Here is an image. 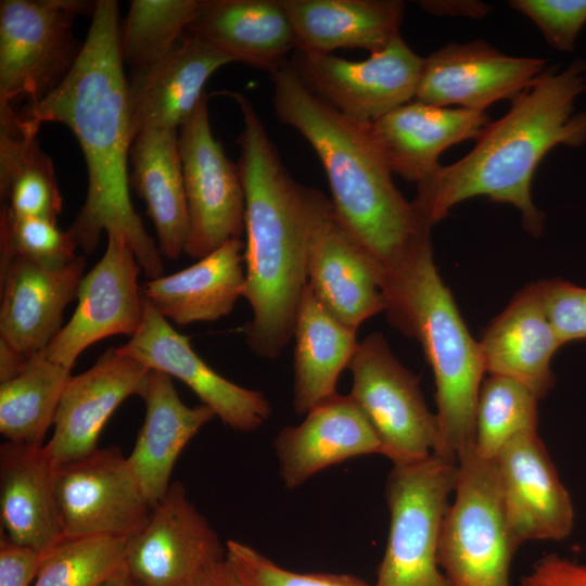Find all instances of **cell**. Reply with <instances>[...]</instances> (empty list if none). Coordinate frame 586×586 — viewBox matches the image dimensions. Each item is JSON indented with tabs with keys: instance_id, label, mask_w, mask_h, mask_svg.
<instances>
[{
	"instance_id": "obj_1",
	"label": "cell",
	"mask_w": 586,
	"mask_h": 586,
	"mask_svg": "<svg viewBox=\"0 0 586 586\" xmlns=\"http://www.w3.org/2000/svg\"><path fill=\"white\" fill-rule=\"evenodd\" d=\"M119 33L117 1H97L71 73L38 104L16 112V125L29 133H38L47 122L72 130L86 161L88 190L67 231L87 254L97 249L103 231L123 234L152 280L163 276L164 266L129 194L127 162L132 138Z\"/></svg>"
},
{
	"instance_id": "obj_2",
	"label": "cell",
	"mask_w": 586,
	"mask_h": 586,
	"mask_svg": "<svg viewBox=\"0 0 586 586\" xmlns=\"http://www.w3.org/2000/svg\"><path fill=\"white\" fill-rule=\"evenodd\" d=\"M228 95L243 120L237 162L245 200L243 297L253 317L241 330L255 355L273 359L293 337L310 246L334 208L321 191L292 178L250 99Z\"/></svg>"
},
{
	"instance_id": "obj_3",
	"label": "cell",
	"mask_w": 586,
	"mask_h": 586,
	"mask_svg": "<svg viewBox=\"0 0 586 586\" xmlns=\"http://www.w3.org/2000/svg\"><path fill=\"white\" fill-rule=\"evenodd\" d=\"M584 92L585 60H574L562 71L548 65L511 100L504 116L485 127L467 155L417 184L412 204L418 214L433 226L456 204L484 195L515 206L524 229L538 237L545 214L532 200L533 174L553 148L586 143V111H575Z\"/></svg>"
},
{
	"instance_id": "obj_4",
	"label": "cell",
	"mask_w": 586,
	"mask_h": 586,
	"mask_svg": "<svg viewBox=\"0 0 586 586\" xmlns=\"http://www.w3.org/2000/svg\"><path fill=\"white\" fill-rule=\"evenodd\" d=\"M270 79L275 114L319 157L340 224L382 270L397 265L432 226L396 188L370 124L348 118L313 94L289 62Z\"/></svg>"
},
{
	"instance_id": "obj_5",
	"label": "cell",
	"mask_w": 586,
	"mask_h": 586,
	"mask_svg": "<svg viewBox=\"0 0 586 586\" xmlns=\"http://www.w3.org/2000/svg\"><path fill=\"white\" fill-rule=\"evenodd\" d=\"M380 286L391 324L416 339L432 368L438 445L435 455L457 460L473 447L475 408L486 372L480 347L433 259L431 229L424 230Z\"/></svg>"
},
{
	"instance_id": "obj_6",
	"label": "cell",
	"mask_w": 586,
	"mask_h": 586,
	"mask_svg": "<svg viewBox=\"0 0 586 586\" xmlns=\"http://www.w3.org/2000/svg\"><path fill=\"white\" fill-rule=\"evenodd\" d=\"M457 474V460L435 454L393 464L385 486L387 543L372 586H450L437 553Z\"/></svg>"
},
{
	"instance_id": "obj_7",
	"label": "cell",
	"mask_w": 586,
	"mask_h": 586,
	"mask_svg": "<svg viewBox=\"0 0 586 586\" xmlns=\"http://www.w3.org/2000/svg\"><path fill=\"white\" fill-rule=\"evenodd\" d=\"M455 497L445 513L437 560L450 586H511L519 548L505 515L496 466L473 447L457 458Z\"/></svg>"
},
{
	"instance_id": "obj_8",
	"label": "cell",
	"mask_w": 586,
	"mask_h": 586,
	"mask_svg": "<svg viewBox=\"0 0 586 586\" xmlns=\"http://www.w3.org/2000/svg\"><path fill=\"white\" fill-rule=\"evenodd\" d=\"M95 2L0 1V111L18 100L34 106L65 80L84 44L74 36L75 20L92 15Z\"/></svg>"
},
{
	"instance_id": "obj_9",
	"label": "cell",
	"mask_w": 586,
	"mask_h": 586,
	"mask_svg": "<svg viewBox=\"0 0 586 586\" xmlns=\"http://www.w3.org/2000/svg\"><path fill=\"white\" fill-rule=\"evenodd\" d=\"M349 396L367 417L393 464L422 460L435 453L438 429L421 393L419 379L392 353L382 333L359 344L347 367Z\"/></svg>"
},
{
	"instance_id": "obj_10",
	"label": "cell",
	"mask_w": 586,
	"mask_h": 586,
	"mask_svg": "<svg viewBox=\"0 0 586 586\" xmlns=\"http://www.w3.org/2000/svg\"><path fill=\"white\" fill-rule=\"evenodd\" d=\"M424 58L402 36L364 61L294 50L290 66L301 82L331 107L371 124L415 100Z\"/></svg>"
},
{
	"instance_id": "obj_11",
	"label": "cell",
	"mask_w": 586,
	"mask_h": 586,
	"mask_svg": "<svg viewBox=\"0 0 586 586\" xmlns=\"http://www.w3.org/2000/svg\"><path fill=\"white\" fill-rule=\"evenodd\" d=\"M188 206L184 253L201 259L245 230V200L237 163L212 132L207 94L178 129Z\"/></svg>"
},
{
	"instance_id": "obj_12",
	"label": "cell",
	"mask_w": 586,
	"mask_h": 586,
	"mask_svg": "<svg viewBox=\"0 0 586 586\" xmlns=\"http://www.w3.org/2000/svg\"><path fill=\"white\" fill-rule=\"evenodd\" d=\"M54 488L66 538H129L143 528L153 509L118 446L98 448L54 469Z\"/></svg>"
},
{
	"instance_id": "obj_13",
	"label": "cell",
	"mask_w": 586,
	"mask_h": 586,
	"mask_svg": "<svg viewBox=\"0 0 586 586\" xmlns=\"http://www.w3.org/2000/svg\"><path fill=\"white\" fill-rule=\"evenodd\" d=\"M225 559L226 545L176 481L127 539L125 565L140 586H189Z\"/></svg>"
},
{
	"instance_id": "obj_14",
	"label": "cell",
	"mask_w": 586,
	"mask_h": 586,
	"mask_svg": "<svg viewBox=\"0 0 586 586\" xmlns=\"http://www.w3.org/2000/svg\"><path fill=\"white\" fill-rule=\"evenodd\" d=\"M107 239L102 258L79 284L72 318L42 352L68 370L88 346L112 335L132 336L142 321V269L123 234L110 233Z\"/></svg>"
},
{
	"instance_id": "obj_15",
	"label": "cell",
	"mask_w": 586,
	"mask_h": 586,
	"mask_svg": "<svg viewBox=\"0 0 586 586\" xmlns=\"http://www.w3.org/2000/svg\"><path fill=\"white\" fill-rule=\"evenodd\" d=\"M118 348L148 368L182 381L235 431L253 432L271 415L270 403L262 392L240 386L212 369L192 348L189 337L176 331L144 297L139 329Z\"/></svg>"
},
{
	"instance_id": "obj_16",
	"label": "cell",
	"mask_w": 586,
	"mask_h": 586,
	"mask_svg": "<svg viewBox=\"0 0 586 586\" xmlns=\"http://www.w3.org/2000/svg\"><path fill=\"white\" fill-rule=\"evenodd\" d=\"M547 66L545 59L510 56L482 39L450 42L424 58L415 100L485 112L497 101L512 100Z\"/></svg>"
},
{
	"instance_id": "obj_17",
	"label": "cell",
	"mask_w": 586,
	"mask_h": 586,
	"mask_svg": "<svg viewBox=\"0 0 586 586\" xmlns=\"http://www.w3.org/2000/svg\"><path fill=\"white\" fill-rule=\"evenodd\" d=\"M494 462L505 515L518 546L568 538L574 527V506L537 431L514 436Z\"/></svg>"
},
{
	"instance_id": "obj_18",
	"label": "cell",
	"mask_w": 586,
	"mask_h": 586,
	"mask_svg": "<svg viewBox=\"0 0 586 586\" xmlns=\"http://www.w3.org/2000/svg\"><path fill=\"white\" fill-rule=\"evenodd\" d=\"M150 370L118 347H111L91 368L69 378L59 403L53 433L43 446L53 469L99 448L105 423L126 398L140 394Z\"/></svg>"
},
{
	"instance_id": "obj_19",
	"label": "cell",
	"mask_w": 586,
	"mask_h": 586,
	"mask_svg": "<svg viewBox=\"0 0 586 586\" xmlns=\"http://www.w3.org/2000/svg\"><path fill=\"white\" fill-rule=\"evenodd\" d=\"M228 63L216 49L182 37L157 63L131 71L127 99L132 141L144 130H178L204 97L207 79Z\"/></svg>"
},
{
	"instance_id": "obj_20",
	"label": "cell",
	"mask_w": 586,
	"mask_h": 586,
	"mask_svg": "<svg viewBox=\"0 0 586 586\" xmlns=\"http://www.w3.org/2000/svg\"><path fill=\"white\" fill-rule=\"evenodd\" d=\"M85 267L80 255L55 269L13 259L0 273V339L26 358L43 352L63 328V311L77 298Z\"/></svg>"
},
{
	"instance_id": "obj_21",
	"label": "cell",
	"mask_w": 586,
	"mask_h": 586,
	"mask_svg": "<svg viewBox=\"0 0 586 586\" xmlns=\"http://www.w3.org/2000/svg\"><path fill=\"white\" fill-rule=\"evenodd\" d=\"M279 475L293 489L330 466L369 454L381 445L365 413L348 395L335 394L311 408L303 422L275 440Z\"/></svg>"
},
{
	"instance_id": "obj_22",
	"label": "cell",
	"mask_w": 586,
	"mask_h": 586,
	"mask_svg": "<svg viewBox=\"0 0 586 586\" xmlns=\"http://www.w3.org/2000/svg\"><path fill=\"white\" fill-rule=\"evenodd\" d=\"M489 123L486 112L412 100L371 123L370 130L393 175L419 184L441 168L446 149L476 140Z\"/></svg>"
},
{
	"instance_id": "obj_23",
	"label": "cell",
	"mask_w": 586,
	"mask_h": 586,
	"mask_svg": "<svg viewBox=\"0 0 586 586\" xmlns=\"http://www.w3.org/2000/svg\"><path fill=\"white\" fill-rule=\"evenodd\" d=\"M379 263L346 231L333 212L317 230L308 255L307 283L323 308L357 331L385 310Z\"/></svg>"
},
{
	"instance_id": "obj_24",
	"label": "cell",
	"mask_w": 586,
	"mask_h": 586,
	"mask_svg": "<svg viewBox=\"0 0 586 586\" xmlns=\"http://www.w3.org/2000/svg\"><path fill=\"white\" fill-rule=\"evenodd\" d=\"M182 37L269 75L286 64L296 49L281 0H202Z\"/></svg>"
},
{
	"instance_id": "obj_25",
	"label": "cell",
	"mask_w": 586,
	"mask_h": 586,
	"mask_svg": "<svg viewBox=\"0 0 586 586\" xmlns=\"http://www.w3.org/2000/svg\"><path fill=\"white\" fill-rule=\"evenodd\" d=\"M479 343L489 375L519 381L539 398L553 387L550 364L562 344L546 313L539 282L517 293Z\"/></svg>"
},
{
	"instance_id": "obj_26",
	"label": "cell",
	"mask_w": 586,
	"mask_h": 586,
	"mask_svg": "<svg viewBox=\"0 0 586 586\" xmlns=\"http://www.w3.org/2000/svg\"><path fill=\"white\" fill-rule=\"evenodd\" d=\"M139 396L145 417L127 460L153 508L166 495L183 448L216 416L206 405L183 404L171 377L163 371H149Z\"/></svg>"
},
{
	"instance_id": "obj_27",
	"label": "cell",
	"mask_w": 586,
	"mask_h": 586,
	"mask_svg": "<svg viewBox=\"0 0 586 586\" xmlns=\"http://www.w3.org/2000/svg\"><path fill=\"white\" fill-rule=\"evenodd\" d=\"M0 519L1 531L12 542L43 555L65 538L54 469L43 446L1 444Z\"/></svg>"
},
{
	"instance_id": "obj_28",
	"label": "cell",
	"mask_w": 586,
	"mask_h": 586,
	"mask_svg": "<svg viewBox=\"0 0 586 586\" xmlns=\"http://www.w3.org/2000/svg\"><path fill=\"white\" fill-rule=\"evenodd\" d=\"M296 49L332 53L362 49L374 53L399 36L405 4L399 0H281Z\"/></svg>"
},
{
	"instance_id": "obj_29",
	"label": "cell",
	"mask_w": 586,
	"mask_h": 586,
	"mask_svg": "<svg viewBox=\"0 0 586 586\" xmlns=\"http://www.w3.org/2000/svg\"><path fill=\"white\" fill-rule=\"evenodd\" d=\"M244 249L240 239L229 240L190 267L148 281L142 295L179 326L226 317L244 293Z\"/></svg>"
},
{
	"instance_id": "obj_30",
	"label": "cell",
	"mask_w": 586,
	"mask_h": 586,
	"mask_svg": "<svg viewBox=\"0 0 586 586\" xmlns=\"http://www.w3.org/2000/svg\"><path fill=\"white\" fill-rule=\"evenodd\" d=\"M129 156V183L146 205L160 254L175 260L184 253L189 227L178 130L140 132L131 143Z\"/></svg>"
},
{
	"instance_id": "obj_31",
	"label": "cell",
	"mask_w": 586,
	"mask_h": 586,
	"mask_svg": "<svg viewBox=\"0 0 586 586\" xmlns=\"http://www.w3.org/2000/svg\"><path fill=\"white\" fill-rule=\"evenodd\" d=\"M356 332L333 318L305 285L293 329V407L298 415L336 394L339 377L359 344Z\"/></svg>"
},
{
	"instance_id": "obj_32",
	"label": "cell",
	"mask_w": 586,
	"mask_h": 586,
	"mask_svg": "<svg viewBox=\"0 0 586 586\" xmlns=\"http://www.w3.org/2000/svg\"><path fill=\"white\" fill-rule=\"evenodd\" d=\"M0 195L14 215L58 222L62 196L50 156L37 133L0 123Z\"/></svg>"
},
{
	"instance_id": "obj_33",
	"label": "cell",
	"mask_w": 586,
	"mask_h": 586,
	"mask_svg": "<svg viewBox=\"0 0 586 586\" xmlns=\"http://www.w3.org/2000/svg\"><path fill=\"white\" fill-rule=\"evenodd\" d=\"M71 370L33 355L14 378L0 384V433L7 442L42 447L53 425Z\"/></svg>"
},
{
	"instance_id": "obj_34",
	"label": "cell",
	"mask_w": 586,
	"mask_h": 586,
	"mask_svg": "<svg viewBox=\"0 0 586 586\" xmlns=\"http://www.w3.org/2000/svg\"><path fill=\"white\" fill-rule=\"evenodd\" d=\"M539 397L519 381L489 375L481 385L473 448L477 456L495 460L514 436L538 426Z\"/></svg>"
},
{
	"instance_id": "obj_35",
	"label": "cell",
	"mask_w": 586,
	"mask_h": 586,
	"mask_svg": "<svg viewBox=\"0 0 586 586\" xmlns=\"http://www.w3.org/2000/svg\"><path fill=\"white\" fill-rule=\"evenodd\" d=\"M202 0H131L119 33L124 65L149 67L166 56L181 39Z\"/></svg>"
},
{
	"instance_id": "obj_36",
	"label": "cell",
	"mask_w": 586,
	"mask_h": 586,
	"mask_svg": "<svg viewBox=\"0 0 586 586\" xmlns=\"http://www.w3.org/2000/svg\"><path fill=\"white\" fill-rule=\"evenodd\" d=\"M127 539L65 537L43 555L33 586H99L125 565Z\"/></svg>"
},
{
	"instance_id": "obj_37",
	"label": "cell",
	"mask_w": 586,
	"mask_h": 586,
	"mask_svg": "<svg viewBox=\"0 0 586 586\" xmlns=\"http://www.w3.org/2000/svg\"><path fill=\"white\" fill-rule=\"evenodd\" d=\"M77 245L58 222L12 214L5 205L0 211V273L15 258L46 268H62L72 263Z\"/></svg>"
},
{
	"instance_id": "obj_38",
	"label": "cell",
	"mask_w": 586,
	"mask_h": 586,
	"mask_svg": "<svg viewBox=\"0 0 586 586\" xmlns=\"http://www.w3.org/2000/svg\"><path fill=\"white\" fill-rule=\"evenodd\" d=\"M226 566L230 586H372L349 574L290 571L231 539L226 543Z\"/></svg>"
},
{
	"instance_id": "obj_39",
	"label": "cell",
	"mask_w": 586,
	"mask_h": 586,
	"mask_svg": "<svg viewBox=\"0 0 586 586\" xmlns=\"http://www.w3.org/2000/svg\"><path fill=\"white\" fill-rule=\"evenodd\" d=\"M509 5L530 18L556 50L572 52L586 24V0H512Z\"/></svg>"
},
{
	"instance_id": "obj_40",
	"label": "cell",
	"mask_w": 586,
	"mask_h": 586,
	"mask_svg": "<svg viewBox=\"0 0 586 586\" xmlns=\"http://www.w3.org/2000/svg\"><path fill=\"white\" fill-rule=\"evenodd\" d=\"M548 318L562 345L586 340V288L562 279L539 281Z\"/></svg>"
},
{
	"instance_id": "obj_41",
	"label": "cell",
	"mask_w": 586,
	"mask_h": 586,
	"mask_svg": "<svg viewBox=\"0 0 586 586\" xmlns=\"http://www.w3.org/2000/svg\"><path fill=\"white\" fill-rule=\"evenodd\" d=\"M43 553L12 542L1 533L0 586H33Z\"/></svg>"
},
{
	"instance_id": "obj_42",
	"label": "cell",
	"mask_w": 586,
	"mask_h": 586,
	"mask_svg": "<svg viewBox=\"0 0 586 586\" xmlns=\"http://www.w3.org/2000/svg\"><path fill=\"white\" fill-rule=\"evenodd\" d=\"M520 586H586V564L550 553L532 566Z\"/></svg>"
},
{
	"instance_id": "obj_43",
	"label": "cell",
	"mask_w": 586,
	"mask_h": 586,
	"mask_svg": "<svg viewBox=\"0 0 586 586\" xmlns=\"http://www.w3.org/2000/svg\"><path fill=\"white\" fill-rule=\"evenodd\" d=\"M418 3L426 12L436 15L482 17L492 9L479 1H418Z\"/></svg>"
},
{
	"instance_id": "obj_44",
	"label": "cell",
	"mask_w": 586,
	"mask_h": 586,
	"mask_svg": "<svg viewBox=\"0 0 586 586\" xmlns=\"http://www.w3.org/2000/svg\"><path fill=\"white\" fill-rule=\"evenodd\" d=\"M27 359L13 346L0 339V382L8 381L20 373Z\"/></svg>"
},
{
	"instance_id": "obj_45",
	"label": "cell",
	"mask_w": 586,
	"mask_h": 586,
	"mask_svg": "<svg viewBox=\"0 0 586 586\" xmlns=\"http://www.w3.org/2000/svg\"><path fill=\"white\" fill-rule=\"evenodd\" d=\"M189 586H230L226 559L206 569Z\"/></svg>"
},
{
	"instance_id": "obj_46",
	"label": "cell",
	"mask_w": 586,
	"mask_h": 586,
	"mask_svg": "<svg viewBox=\"0 0 586 586\" xmlns=\"http://www.w3.org/2000/svg\"><path fill=\"white\" fill-rule=\"evenodd\" d=\"M99 586H140L128 573L126 565Z\"/></svg>"
}]
</instances>
